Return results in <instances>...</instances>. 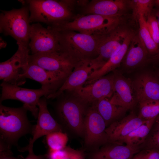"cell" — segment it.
<instances>
[{
    "mask_svg": "<svg viewBox=\"0 0 159 159\" xmlns=\"http://www.w3.org/2000/svg\"><path fill=\"white\" fill-rule=\"evenodd\" d=\"M28 110L24 106L14 108L0 105V141L11 148L17 146L21 137L32 134V125L27 115Z\"/></svg>",
    "mask_w": 159,
    "mask_h": 159,
    "instance_id": "obj_1",
    "label": "cell"
},
{
    "mask_svg": "<svg viewBox=\"0 0 159 159\" xmlns=\"http://www.w3.org/2000/svg\"><path fill=\"white\" fill-rule=\"evenodd\" d=\"M55 30L57 32L60 51L77 62L98 56L103 36L90 35L71 30Z\"/></svg>",
    "mask_w": 159,
    "mask_h": 159,
    "instance_id": "obj_2",
    "label": "cell"
},
{
    "mask_svg": "<svg viewBox=\"0 0 159 159\" xmlns=\"http://www.w3.org/2000/svg\"><path fill=\"white\" fill-rule=\"evenodd\" d=\"M30 22H42L53 25L70 20L73 16L69 1L26 0Z\"/></svg>",
    "mask_w": 159,
    "mask_h": 159,
    "instance_id": "obj_3",
    "label": "cell"
},
{
    "mask_svg": "<svg viewBox=\"0 0 159 159\" xmlns=\"http://www.w3.org/2000/svg\"><path fill=\"white\" fill-rule=\"evenodd\" d=\"M119 16H108L97 14L78 15L72 20L50 26L57 30H71L97 36L107 34L117 26Z\"/></svg>",
    "mask_w": 159,
    "mask_h": 159,
    "instance_id": "obj_4",
    "label": "cell"
},
{
    "mask_svg": "<svg viewBox=\"0 0 159 159\" xmlns=\"http://www.w3.org/2000/svg\"><path fill=\"white\" fill-rule=\"evenodd\" d=\"M29 11L28 6L2 11L0 15L1 32L11 36L16 41L18 45L29 47L31 27Z\"/></svg>",
    "mask_w": 159,
    "mask_h": 159,
    "instance_id": "obj_5",
    "label": "cell"
},
{
    "mask_svg": "<svg viewBox=\"0 0 159 159\" xmlns=\"http://www.w3.org/2000/svg\"><path fill=\"white\" fill-rule=\"evenodd\" d=\"M56 105L58 116L62 123L77 135H84V120L86 110L78 99L61 95Z\"/></svg>",
    "mask_w": 159,
    "mask_h": 159,
    "instance_id": "obj_6",
    "label": "cell"
},
{
    "mask_svg": "<svg viewBox=\"0 0 159 159\" xmlns=\"http://www.w3.org/2000/svg\"><path fill=\"white\" fill-rule=\"evenodd\" d=\"M17 51L8 60L0 64V79L9 83L20 86L26 82L29 64V47L18 45Z\"/></svg>",
    "mask_w": 159,
    "mask_h": 159,
    "instance_id": "obj_7",
    "label": "cell"
},
{
    "mask_svg": "<svg viewBox=\"0 0 159 159\" xmlns=\"http://www.w3.org/2000/svg\"><path fill=\"white\" fill-rule=\"evenodd\" d=\"M1 94L0 102L6 100H15L21 102L27 110L30 111L35 118H37L39 108L38 103L41 97H47L51 94L49 91L42 88L32 89L22 88L3 81L1 84Z\"/></svg>",
    "mask_w": 159,
    "mask_h": 159,
    "instance_id": "obj_8",
    "label": "cell"
},
{
    "mask_svg": "<svg viewBox=\"0 0 159 159\" xmlns=\"http://www.w3.org/2000/svg\"><path fill=\"white\" fill-rule=\"evenodd\" d=\"M105 64L97 57L78 62L61 87L54 93L48 96L47 99L57 98L64 92L73 91L83 86L90 74L100 68Z\"/></svg>",
    "mask_w": 159,
    "mask_h": 159,
    "instance_id": "obj_9",
    "label": "cell"
},
{
    "mask_svg": "<svg viewBox=\"0 0 159 159\" xmlns=\"http://www.w3.org/2000/svg\"><path fill=\"white\" fill-rule=\"evenodd\" d=\"M29 46L32 54L60 51L57 31L39 23L31 25Z\"/></svg>",
    "mask_w": 159,
    "mask_h": 159,
    "instance_id": "obj_10",
    "label": "cell"
},
{
    "mask_svg": "<svg viewBox=\"0 0 159 159\" xmlns=\"http://www.w3.org/2000/svg\"><path fill=\"white\" fill-rule=\"evenodd\" d=\"M114 74L104 76L73 91L76 97L85 104L110 98L113 94Z\"/></svg>",
    "mask_w": 159,
    "mask_h": 159,
    "instance_id": "obj_11",
    "label": "cell"
},
{
    "mask_svg": "<svg viewBox=\"0 0 159 159\" xmlns=\"http://www.w3.org/2000/svg\"><path fill=\"white\" fill-rule=\"evenodd\" d=\"M29 62L47 70L61 71L69 75L77 62L61 51L30 55Z\"/></svg>",
    "mask_w": 159,
    "mask_h": 159,
    "instance_id": "obj_12",
    "label": "cell"
},
{
    "mask_svg": "<svg viewBox=\"0 0 159 159\" xmlns=\"http://www.w3.org/2000/svg\"><path fill=\"white\" fill-rule=\"evenodd\" d=\"M105 122L95 105L87 110L84 120V135L86 144L92 146L108 142Z\"/></svg>",
    "mask_w": 159,
    "mask_h": 159,
    "instance_id": "obj_13",
    "label": "cell"
},
{
    "mask_svg": "<svg viewBox=\"0 0 159 159\" xmlns=\"http://www.w3.org/2000/svg\"><path fill=\"white\" fill-rule=\"evenodd\" d=\"M47 98H41L38 103L39 112L36 124L34 125L30 138L27 146L20 148L21 151L33 148V144L38 138L55 131H62V126L52 116L47 107Z\"/></svg>",
    "mask_w": 159,
    "mask_h": 159,
    "instance_id": "obj_14",
    "label": "cell"
},
{
    "mask_svg": "<svg viewBox=\"0 0 159 159\" xmlns=\"http://www.w3.org/2000/svg\"><path fill=\"white\" fill-rule=\"evenodd\" d=\"M69 75L61 71L46 70L29 62L26 77L39 82L42 88L49 91L52 94L61 87Z\"/></svg>",
    "mask_w": 159,
    "mask_h": 159,
    "instance_id": "obj_15",
    "label": "cell"
},
{
    "mask_svg": "<svg viewBox=\"0 0 159 159\" xmlns=\"http://www.w3.org/2000/svg\"><path fill=\"white\" fill-rule=\"evenodd\" d=\"M109 100L127 110L133 108L138 102L132 82L120 74L114 73L113 93Z\"/></svg>",
    "mask_w": 159,
    "mask_h": 159,
    "instance_id": "obj_16",
    "label": "cell"
},
{
    "mask_svg": "<svg viewBox=\"0 0 159 159\" xmlns=\"http://www.w3.org/2000/svg\"><path fill=\"white\" fill-rule=\"evenodd\" d=\"M147 120L132 113L112 122L105 129L108 143L122 144V141L125 138Z\"/></svg>",
    "mask_w": 159,
    "mask_h": 159,
    "instance_id": "obj_17",
    "label": "cell"
},
{
    "mask_svg": "<svg viewBox=\"0 0 159 159\" xmlns=\"http://www.w3.org/2000/svg\"><path fill=\"white\" fill-rule=\"evenodd\" d=\"M132 83L138 102L147 100H159V81L152 75L142 74Z\"/></svg>",
    "mask_w": 159,
    "mask_h": 159,
    "instance_id": "obj_18",
    "label": "cell"
},
{
    "mask_svg": "<svg viewBox=\"0 0 159 159\" xmlns=\"http://www.w3.org/2000/svg\"><path fill=\"white\" fill-rule=\"evenodd\" d=\"M128 31L117 27L101 39L97 57L105 63L122 44Z\"/></svg>",
    "mask_w": 159,
    "mask_h": 159,
    "instance_id": "obj_19",
    "label": "cell"
},
{
    "mask_svg": "<svg viewBox=\"0 0 159 159\" xmlns=\"http://www.w3.org/2000/svg\"><path fill=\"white\" fill-rule=\"evenodd\" d=\"M135 34L128 31L121 46L100 69L92 72L85 84H90L109 72L114 70L120 65L127 51L130 42Z\"/></svg>",
    "mask_w": 159,
    "mask_h": 159,
    "instance_id": "obj_20",
    "label": "cell"
},
{
    "mask_svg": "<svg viewBox=\"0 0 159 159\" xmlns=\"http://www.w3.org/2000/svg\"><path fill=\"white\" fill-rule=\"evenodd\" d=\"M121 0H92L83 7L86 14H97L108 16H119L125 6Z\"/></svg>",
    "mask_w": 159,
    "mask_h": 159,
    "instance_id": "obj_21",
    "label": "cell"
},
{
    "mask_svg": "<svg viewBox=\"0 0 159 159\" xmlns=\"http://www.w3.org/2000/svg\"><path fill=\"white\" fill-rule=\"evenodd\" d=\"M110 143L93 153L91 159H128L140 151L139 146Z\"/></svg>",
    "mask_w": 159,
    "mask_h": 159,
    "instance_id": "obj_22",
    "label": "cell"
},
{
    "mask_svg": "<svg viewBox=\"0 0 159 159\" xmlns=\"http://www.w3.org/2000/svg\"><path fill=\"white\" fill-rule=\"evenodd\" d=\"M148 53L139 34H135L122 61L126 67L134 68L144 61Z\"/></svg>",
    "mask_w": 159,
    "mask_h": 159,
    "instance_id": "obj_23",
    "label": "cell"
},
{
    "mask_svg": "<svg viewBox=\"0 0 159 159\" xmlns=\"http://www.w3.org/2000/svg\"><path fill=\"white\" fill-rule=\"evenodd\" d=\"M96 103L94 105L104 120L106 127L123 118L127 110L122 107L111 103L108 98L100 100Z\"/></svg>",
    "mask_w": 159,
    "mask_h": 159,
    "instance_id": "obj_24",
    "label": "cell"
},
{
    "mask_svg": "<svg viewBox=\"0 0 159 159\" xmlns=\"http://www.w3.org/2000/svg\"><path fill=\"white\" fill-rule=\"evenodd\" d=\"M157 117L147 120L132 131L122 141L126 145L139 146L144 143L154 124Z\"/></svg>",
    "mask_w": 159,
    "mask_h": 159,
    "instance_id": "obj_25",
    "label": "cell"
},
{
    "mask_svg": "<svg viewBox=\"0 0 159 159\" xmlns=\"http://www.w3.org/2000/svg\"><path fill=\"white\" fill-rule=\"evenodd\" d=\"M139 35L145 45L148 52L152 54L158 53L159 49L158 45L153 39L148 29L146 21L141 14L139 19Z\"/></svg>",
    "mask_w": 159,
    "mask_h": 159,
    "instance_id": "obj_26",
    "label": "cell"
},
{
    "mask_svg": "<svg viewBox=\"0 0 159 159\" xmlns=\"http://www.w3.org/2000/svg\"><path fill=\"white\" fill-rule=\"evenodd\" d=\"M140 110L138 116L149 120L157 117L159 115V100H147L139 102Z\"/></svg>",
    "mask_w": 159,
    "mask_h": 159,
    "instance_id": "obj_27",
    "label": "cell"
},
{
    "mask_svg": "<svg viewBox=\"0 0 159 159\" xmlns=\"http://www.w3.org/2000/svg\"><path fill=\"white\" fill-rule=\"evenodd\" d=\"M45 139L49 150H57L63 149L66 147L68 138L66 133L57 131L46 135Z\"/></svg>",
    "mask_w": 159,
    "mask_h": 159,
    "instance_id": "obj_28",
    "label": "cell"
},
{
    "mask_svg": "<svg viewBox=\"0 0 159 159\" xmlns=\"http://www.w3.org/2000/svg\"><path fill=\"white\" fill-rule=\"evenodd\" d=\"M134 17L138 19L140 15L145 17L151 14L154 1L151 0H133L130 3Z\"/></svg>",
    "mask_w": 159,
    "mask_h": 159,
    "instance_id": "obj_29",
    "label": "cell"
},
{
    "mask_svg": "<svg viewBox=\"0 0 159 159\" xmlns=\"http://www.w3.org/2000/svg\"><path fill=\"white\" fill-rule=\"evenodd\" d=\"M146 145L145 150H159V123L155 121L146 138Z\"/></svg>",
    "mask_w": 159,
    "mask_h": 159,
    "instance_id": "obj_30",
    "label": "cell"
},
{
    "mask_svg": "<svg viewBox=\"0 0 159 159\" xmlns=\"http://www.w3.org/2000/svg\"><path fill=\"white\" fill-rule=\"evenodd\" d=\"M146 23L149 31L155 42L159 45V28L157 19L150 14L147 17Z\"/></svg>",
    "mask_w": 159,
    "mask_h": 159,
    "instance_id": "obj_31",
    "label": "cell"
},
{
    "mask_svg": "<svg viewBox=\"0 0 159 159\" xmlns=\"http://www.w3.org/2000/svg\"><path fill=\"white\" fill-rule=\"evenodd\" d=\"M46 156L48 159H65L68 157V152L67 147L60 150H49Z\"/></svg>",
    "mask_w": 159,
    "mask_h": 159,
    "instance_id": "obj_32",
    "label": "cell"
},
{
    "mask_svg": "<svg viewBox=\"0 0 159 159\" xmlns=\"http://www.w3.org/2000/svg\"><path fill=\"white\" fill-rule=\"evenodd\" d=\"M145 152L143 159H159V150L155 149L145 150Z\"/></svg>",
    "mask_w": 159,
    "mask_h": 159,
    "instance_id": "obj_33",
    "label": "cell"
},
{
    "mask_svg": "<svg viewBox=\"0 0 159 159\" xmlns=\"http://www.w3.org/2000/svg\"><path fill=\"white\" fill-rule=\"evenodd\" d=\"M29 153L26 158L23 159H46V155H36L34 153L33 148H31L27 150Z\"/></svg>",
    "mask_w": 159,
    "mask_h": 159,
    "instance_id": "obj_34",
    "label": "cell"
},
{
    "mask_svg": "<svg viewBox=\"0 0 159 159\" xmlns=\"http://www.w3.org/2000/svg\"><path fill=\"white\" fill-rule=\"evenodd\" d=\"M0 159H19L12 156L11 149L0 150Z\"/></svg>",
    "mask_w": 159,
    "mask_h": 159,
    "instance_id": "obj_35",
    "label": "cell"
},
{
    "mask_svg": "<svg viewBox=\"0 0 159 159\" xmlns=\"http://www.w3.org/2000/svg\"><path fill=\"white\" fill-rule=\"evenodd\" d=\"M145 152V150H144L135 155L131 159H143Z\"/></svg>",
    "mask_w": 159,
    "mask_h": 159,
    "instance_id": "obj_36",
    "label": "cell"
},
{
    "mask_svg": "<svg viewBox=\"0 0 159 159\" xmlns=\"http://www.w3.org/2000/svg\"><path fill=\"white\" fill-rule=\"evenodd\" d=\"M6 42L3 40L2 39L0 38V48H4L6 46Z\"/></svg>",
    "mask_w": 159,
    "mask_h": 159,
    "instance_id": "obj_37",
    "label": "cell"
},
{
    "mask_svg": "<svg viewBox=\"0 0 159 159\" xmlns=\"http://www.w3.org/2000/svg\"><path fill=\"white\" fill-rule=\"evenodd\" d=\"M157 16L158 17V19H157L158 22L159 28V10L158 11L156 14Z\"/></svg>",
    "mask_w": 159,
    "mask_h": 159,
    "instance_id": "obj_38",
    "label": "cell"
},
{
    "mask_svg": "<svg viewBox=\"0 0 159 159\" xmlns=\"http://www.w3.org/2000/svg\"><path fill=\"white\" fill-rule=\"evenodd\" d=\"M154 58L155 59H159V50L158 52L156 54V56H155V57Z\"/></svg>",
    "mask_w": 159,
    "mask_h": 159,
    "instance_id": "obj_39",
    "label": "cell"
},
{
    "mask_svg": "<svg viewBox=\"0 0 159 159\" xmlns=\"http://www.w3.org/2000/svg\"><path fill=\"white\" fill-rule=\"evenodd\" d=\"M154 4H155L157 6H159V0L154 1Z\"/></svg>",
    "mask_w": 159,
    "mask_h": 159,
    "instance_id": "obj_40",
    "label": "cell"
},
{
    "mask_svg": "<svg viewBox=\"0 0 159 159\" xmlns=\"http://www.w3.org/2000/svg\"><path fill=\"white\" fill-rule=\"evenodd\" d=\"M155 122L159 123V115L156 118Z\"/></svg>",
    "mask_w": 159,
    "mask_h": 159,
    "instance_id": "obj_41",
    "label": "cell"
},
{
    "mask_svg": "<svg viewBox=\"0 0 159 159\" xmlns=\"http://www.w3.org/2000/svg\"><path fill=\"white\" fill-rule=\"evenodd\" d=\"M65 159H70V158H69V153H68V156L67 158Z\"/></svg>",
    "mask_w": 159,
    "mask_h": 159,
    "instance_id": "obj_42",
    "label": "cell"
},
{
    "mask_svg": "<svg viewBox=\"0 0 159 159\" xmlns=\"http://www.w3.org/2000/svg\"><path fill=\"white\" fill-rule=\"evenodd\" d=\"M132 158H129V159H131Z\"/></svg>",
    "mask_w": 159,
    "mask_h": 159,
    "instance_id": "obj_43",
    "label": "cell"
}]
</instances>
